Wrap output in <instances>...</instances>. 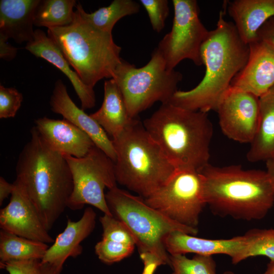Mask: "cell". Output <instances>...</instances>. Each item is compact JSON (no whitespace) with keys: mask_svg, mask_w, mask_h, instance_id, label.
Returning a JSON list of instances; mask_svg holds the SVG:
<instances>
[{"mask_svg":"<svg viewBox=\"0 0 274 274\" xmlns=\"http://www.w3.org/2000/svg\"><path fill=\"white\" fill-rule=\"evenodd\" d=\"M221 11L216 27L210 30L201 49L205 74L199 83L188 91L177 90L169 101L184 109L208 113L216 111L236 76L246 65L249 45L240 38L233 22Z\"/></svg>","mask_w":274,"mask_h":274,"instance_id":"cell-1","label":"cell"},{"mask_svg":"<svg viewBox=\"0 0 274 274\" xmlns=\"http://www.w3.org/2000/svg\"><path fill=\"white\" fill-rule=\"evenodd\" d=\"M16 173V180L49 231L67 208L73 181L64 156L47 145L35 126L19 155Z\"/></svg>","mask_w":274,"mask_h":274,"instance_id":"cell-2","label":"cell"},{"mask_svg":"<svg viewBox=\"0 0 274 274\" xmlns=\"http://www.w3.org/2000/svg\"><path fill=\"white\" fill-rule=\"evenodd\" d=\"M199 172L206 204L214 215L258 220L273 205L274 188L266 171L208 164Z\"/></svg>","mask_w":274,"mask_h":274,"instance_id":"cell-3","label":"cell"},{"mask_svg":"<svg viewBox=\"0 0 274 274\" xmlns=\"http://www.w3.org/2000/svg\"><path fill=\"white\" fill-rule=\"evenodd\" d=\"M143 125L176 169L199 171L209 164L213 129L207 113L164 103Z\"/></svg>","mask_w":274,"mask_h":274,"instance_id":"cell-4","label":"cell"},{"mask_svg":"<svg viewBox=\"0 0 274 274\" xmlns=\"http://www.w3.org/2000/svg\"><path fill=\"white\" fill-rule=\"evenodd\" d=\"M112 140L116 153L117 183L144 198L163 185L177 170L136 118Z\"/></svg>","mask_w":274,"mask_h":274,"instance_id":"cell-5","label":"cell"},{"mask_svg":"<svg viewBox=\"0 0 274 274\" xmlns=\"http://www.w3.org/2000/svg\"><path fill=\"white\" fill-rule=\"evenodd\" d=\"M47 35L82 82L92 88L101 79H112L122 59L121 48L114 42L112 33L95 28L76 11L72 23L48 28Z\"/></svg>","mask_w":274,"mask_h":274,"instance_id":"cell-6","label":"cell"},{"mask_svg":"<svg viewBox=\"0 0 274 274\" xmlns=\"http://www.w3.org/2000/svg\"><path fill=\"white\" fill-rule=\"evenodd\" d=\"M114 217L124 223L136 241L139 252L151 253L170 266V257L164 245L165 237L174 231L196 235L197 228L182 225L146 203L142 197L131 194L117 186L106 194Z\"/></svg>","mask_w":274,"mask_h":274,"instance_id":"cell-7","label":"cell"},{"mask_svg":"<svg viewBox=\"0 0 274 274\" xmlns=\"http://www.w3.org/2000/svg\"><path fill=\"white\" fill-rule=\"evenodd\" d=\"M112 78L121 92L129 116L135 118L156 102L168 103L178 90L183 75L168 70L155 48L149 61L141 67L122 58Z\"/></svg>","mask_w":274,"mask_h":274,"instance_id":"cell-8","label":"cell"},{"mask_svg":"<svg viewBox=\"0 0 274 274\" xmlns=\"http://www.w3.org/2000/svg\"><path fill=\"white\" fill-rule=\"evenodd\" d=\"M63 155L69 165L73 181L67 208L76 211L88 204L104 214L113 216L107 204L104 190L117 186L114 162L95 146L83 157Z\"/></svg>","mask_w":274,"mask_h":274,"instance_id":"cell-9","label":"cell"},{"mask_svg":"<svg viewBox=\"0 0 274 274\" xmlns=\"http://www.w3.org/2000/svg\"><path fill=\"white\" fill-rule=\"evenodd\" d=\"M144 199L170 219L197 228L206 205L201 175L197 170L177 169L163 185Z\"/></svg>","mask_w":274,"mask_h":274,"instance_id":"cell-10","label":"cell"},{"mask_svg":"<svg viewBox=\"0 0 274 274\" xmlns=\"http://www.w3.org/2000/svg\"><path fill=\"white\" fill-rule=\"evenodd\" d=\"M174 16L170 31L159 42L157 49L169 70L184 59L202 64L201 49L210 31L201 22L196 0H173Z\"/></svg>","mask_w":274,"mask_h":274,"instance_id":"cell-11","label":"cell"},{"mask_svg":"<svg viewBox=\"0 0 274 274\" xmlns=\"http://www.w3.org/2000/svg\"><path fill=\"white\" fill-rule=\"evenodd\" d=\"M223 133L241 143H251L259 118V97L230 87L216 111Z\"/></svg>","mask_w":274,"mask_h":274,"instance_id":"cell-12","label":"cell"},{"mask_svg":"<svg viewBox=\"0 0 274 274\" xmlns=\"http://www.w3.org/2000/svg\"><path fill=\"white\" fill-rule=\"evenodd\" d=\"M9 203L0 211L1 229L45 244L54 239L44 226L36 209L20 184L15 180Z\"/></svg>","mask_w":274,"mask_h":274,"instance_id":"cell-13","label":"cell"},{"mask_svg":"<svg viewBox=\"0 0 274 274\" xmlns=\"http://www.w3.org/2000/svg\"><path fill=\"white\" fill-rule=\"evenodd\" d=\"M248 245L244 235L228 239H208L180 231L171 232L164 240L165 248L170 255L187 253L206 256L224 254L230 257L234 264L246 259Z\"/></svg>","mask_w":274,"mask_h":274,"instance_id":"cell-14","label":"cell"},{"mask_svg":"<svg viewBox=\"0 0 274 274\" xmlns=\"http://www.w3.org/2000/svg\"><path fill=\"white\" fill-rule=\"evenodd\" d=\"M249 45L248 61L230 87L259 97L274 86V50L258 40Z\"/></svg>","mask_w":274,"mask_h":274,"instance_id":"cell-15","label":"cell"},{"mask_svg":"<svg viewBox=\"0 0 274 274\" xmlns=\"http://www.w3.org/2000/svg\"><path fill=\"white\" fill-rule=\"evenodd\" d=\"M51 110L84 131L95 146L102 151L114 163L116 153L112 140L102 127L90 115L80 109L70 97L61 80L55 83L50 99Z\"/></svg>","mask_w":274,"mask_h":274,"instance_id":"cell-16","label":"cell"},{"mask_svg":"<svg viewBox=\"0 0 274 274\" xmlns=\"http://www.w3.org/2000/svg\"><path fill=\"white\" fill-rule=\"evenodd\" d=\"M96 218L93 209L87 207L79 220L73 221L67 218L65 228L58 234L41 260L53 266L60 274L68 258H76L82 254L83 249L81 243L93 231Z\"/></svg>","mask_w":274,"mask_h":274,"instance_id":"cell-17","label":"cell"},{"mask_svg":"<svg viewBox=\"0 0 274 274\" xmlns=\"http://www.w3.org/2000/svg\"><path fill=\"white\" fill-rule=\"evenodd\" d=\"M35 123L47 145L62 155L83 157L95 146L87 134L65 119L44 117L35 120Z\"/></svg>","mask_w":274,"mask_h":274,"instance_id":"cell-18","label":"cell"},{"mask_svg":"<svg viewBox=\"0 0 274 274\" xmlns=\"http://www.w3.org/2000/svg\"><path fill=\"white\" fill-rule=\"evenodd\" d=\"M25 49L37 57L44 59L59 69L69 79L81 103L83 110L93 108L96 98L93 88L86 85L78 74L71 69L57 45L43 30H35L33 39Z\"/></svg>","mask_w":274,"mask_h":274,"instance_id":"cell-19","label":"cell"},{"mask_svg":"<svg viewBox=\"0 0 274 274\" xmlns=\"http://www.w3.org/2000/svg\"><path fill=\"white\" fill-rule=\"evenodd\" d=\"M40 0H1L0 37L21 44L31 41L34 14Z\"/></svg>","mask_w":274,"mask_h":274,"instance_id":"cell-20","label":"cell"},{"mask_svg":"<svg viewBox=\"0 0 274 274\" xmlns=\"http://www.w3.org/2000/svg\"><path fill=\"white\" fill-rule=\"evenodd\" d=\"M227 7L239 36L248 45L257 40L260 27L274 16V0H234Z\"/></svg>","mask_w":274,"mask_h":274,"instance_id":"cell-21","label":"cell"},{"mask_svg":"<svg viewBox=\"0 0 274 274\" xmlns=\"http://www.w3.org/2000/svg\"><path fill=\"white\" fill-rule=\"evenodd\" d=\"M90 115L112 138L120 134L134 119L129 116L121 92L113 78L105 81L102 105Z\"/></svg>","mask_w":274,"mask_h":274,"instance_id":"cell-22","label":"cell"},{"mask_svg":"<svg viewBox=\"0 0 274 274\" xmlns=\"http://www.w3.org/2000/svg\"><path fill=\"white\" fill-rule=\"evenodd\" d=\"M274 155V86L259 97L256 133L247 154L249 161L266 160Z\"/></svg>","mask_w":274,"mask_h":274,"instance_id":"cell-23","label":"cell"},{"mask_svg":"<svg viewBox=\"0 0 274 274\" xmlns=\"http://www.w3.org/2000/svg\"><path fill=\"white\" fill-rule=\"evenodd\" d=\"M140 6L138 3L132 0H114L109 6L88 13L79 3L76 6V11L83 20L95 28L112 33L113 28L118 21L125 16L138 13Z\"/></svg>","mask_w":274,"mask_h":274,"instance_id":"cell-24","label":"cell"},{"mask_svg":"<svg viewBox=\"0 0 274 274\" xmlns=\"http://www.w3.org/2000/svg\"><path fill=\"white\" fill-rule=\"evenodd\" d=\"M48 244L23 237L6 230L0 231L1 264L10 261L42 259Z\"/></svg>","mask_w":274,"mask_h":274,"instance_id":"cell-25","label":"cell"},{"mask_svg":"<svg viewBox=\"0 0 274 274\" xmlns=\"http://www.w3.org/2000/svg\"><path fill=\"white\" fill-rule=\"evenodd\" d=\"M76 0H40L34 14V25L47 28L68 25L74 21Z\"/></svg>","mask_w":274,"mask_h":274,"instance_id":"cell-26","label":"cell"},{"mask_svg":"<svg viewBox=\"0 0 274 274\" xmlns=\"http://www.w3.org/2000/svg\"><path fill=\"white\" fill-rule=\"evenodd\" d=\"M169 257L172 274H217L212 256L195 254L189 258L185 255L177 254Z\"/></svg>","mask_w":274,"mask_h":274,"instance_id":"cell-27","label":"cell"},{"mask_svg":"<svg viewBox=\"0 0 274 274\" xmlns=\"http://www.w3.org/2000/svg\"><path fill=\"white\" fill-rule=\"evenodd\" d=\"M244 235L248 243L247 258L262 256L274 262V228L252 229Z\"/></svg>","mask_w":274,"mask_h":274,"instance_id":"cell-28","label":"cell"},{"mask_svg":"<svg viewBox=\"0 0 274 274\" xmlns=\"http://www.w3.org/2000/svg\"><path fill=\"white\" fill-rule=\"evenodd\" d=\"M135 245L101 238L95 246V253L102 262L111 264L130 256Z\"/></svg>","mask_w":274,"mask_h":274,"instance_id":"cell-29","label":"cell"},{"mask_svg":"<svg viewBox=\"0 0 274 274\" xmlns=\"http://www.w3.org/2000/svg\"><path fill=\"white\" fill-rule=\"evenodd\" d=\"M99 221L102 228V238L136 246L134 237L122 221L106 214L99 218Z\"/></svg>","mask_w":274,"mask_h":274,"instance_id":"cell-30","label":"cell"},{"mask_svg":"<svg viewBox=\"0 0 274 274\" xmlns=\"http://www.w3.org/2000/svg\"><path fill=\"white\" fill-rule=\"evenodd\" d=\"M9 274H58L55 268L41 259L10 261L1 264Z\"/></svg>","mask_w":274,"mask_h":274,"instance_id":"cell-31","label":"cell"},{"mask_svg":"<svg viewBox=\"0 0 274 274\" xmlns=\"http://www.w3.org/2000/svg\"><path fill=\"white\" fill-rule=\"evenodd\" d=\"M146 9L153 29L161 32L165 26L169 15V8L167 0H140Z\"/></svg>","mask_w":274,"mask_h":274,"instance_id":"cell-32","label":"cell"},{"mask_svg":"<svg viewBox=\"0 0 274 274\" xmlns=\"http://www.w3.org/2000/svg\"><path fill=\"white\" fill-rule=\"evenodd\" d=\"M23 101V95L15 87L0 85V118L14 117Z\"/></svg>","mask_w":274,"mask_h":274,"instance_id":"cell-33","label":"cell"},{"mask_svg":"<svg viewBox=\"0 0 274 274\" xmlns=\"http://www.w3.org/2000/svg\"><path fill=\"white\" fill-rule=\"evenodd\" d=\"M140 256L144 265L142 274H154L158 266L165 265L162 259L151 253L141 252Z\"/></svg>","mask_w":274,"mask_h":274,"instance_id":"cell-34","label":"cell"},{"mask_svg":"<svg viewBox=\"0 0 274 274\" xmlns=\"http://www.w3.org/2000/svg\"><path fill=\"white\" fill-rule=\"evenodd\" d=\"M257 40L264 43L274 50V16L260 27L257 32Z\"/></svg>","mask_w":274,"mask_h":274,"instance_id":"cell-35","label":"cell"},{"mask_svg":"<svg viewBox=\"0 0 274 274\" xmlns=\"http://www.w3.org/2000/svg\"><path fill=\"white\" fill-rule=\"evenodd\" d=\"M18 48L12 46L8 42V40L0 37V58L2 59L10 61L16 56Z\"/></svg>","mask_w":274,"mask_h":274,"instance_id":"cell-36","label":"cell"},{"mask_svg":"<svg viewBox=\"0 0 274 274\" xmlns=\"http://www.w3.org/2000/svg\"><path fill=\"white\" fill-rule=\"evenodd\" d=\"M14 188L13 183L11 184L7 182L4 177H0V205L4 200L11 195Z\"/></svg>","mask_w":274,"mask_h":274,"instance_id":"cell-37","label":"cell"},{"mask_svg":"<svg viewBox=\"0 0 274 274\" xmlns=\"http://www.w3.org/2000/svg\"><path fill=\"white\" fill-rule=\"evenodd\" d=\"M266 161V173L274 188V155Z\"/></svg>","mask_w":274,"mask_h":274,"instance_id":"cell-38","label":"cell"},{"mask_svg":"<svg viewBox=\"0 0 274 274\" xmlns=\"http://www.w3.org/2000/svg\"><path fill=\"white\" fill-rule=\"evenodd\" d=\"M262 274H274V262H270L267 264L265 271Z\"/></svg>","mask_w":274,"mask_h":274,"instance_id":"cell-39","label":"cell"},{"mask_svg":"<svg viewBox=\"0 0 274 274\" xmlns=\"http://www.w3.org/2000/svg\"><path fill=\"white\" fill-rule=\"evenodd\" d=\"M222 274H235V273L231 271H226L224 272Z\"/></svg>","mask_w":274,"mask_h":274,"instance_id":"cell-40","label":"cell"}]
</instances>
